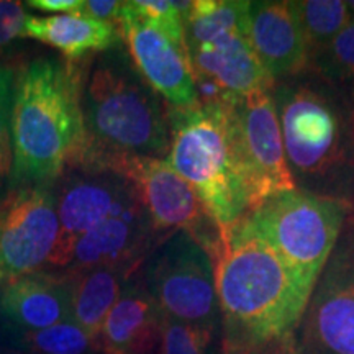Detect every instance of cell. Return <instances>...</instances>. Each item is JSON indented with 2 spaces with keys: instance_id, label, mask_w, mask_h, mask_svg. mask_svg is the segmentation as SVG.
I'll return each instance as SVG.
<instances>
[{
  "instance_id": "6da1fadb",
  "label": "cell",
  "mask_w": 354,
  "mask_h": 354,
  "mask_svg": "<svg viewBox=\"0 0 354 354\" xmlns=\"http://www.w3.org/2000/svg\"><path fill=\"white\" fill-rule=\"evenodd\" d=\"M286 159L295 189L354 205V102L307 69L274 82Z\"/></svg>"
},
{
  "instance_id": "7a4b0ae2",
  "label": "cell",
  "mask_w": 354,
  "mask_h": 354,
  "mask_svg": "<svg viewBox=\"0 0 354 354\" xmlns=\"http://www.w3.org/2000/svg\"><path fill=\"white\" fill-rule=\"evenodd\" d=\"M84 63L43 56L17 69L12 187L53 185L81 156Z\"/></svg>"
},
{
  "instance_id": "3957f363",
  "label": "cell",
  "mask_w": 354,
  "mask_h": 354,
  "mask_svg": "<svg viewBox=\"0 0 354 354\" xmlns=\"http://www.w3.org/2000/svg\"><path fill=\"white\" fill-rule=\"evenodd\" d=\"M214 272L225 344L263 342L294 331L312 295L246 216L221 230Z\"/></svg>"
},
{
  "instance_id": "277c9868",
  "label": "cell",
  "mask_w": 354,
  "mask_h": 354,
  "mask_svg": "<svg viewBox=\"0 0 354 354\" xmlns=\"http://www.w3.org/2000/svg\"><path fill=\"white\" fill-rule=\"evenodd\" d=\"M82 118L86 140L74 165L104 167L118 158H167L171 133L165 104L122 44L97 55L88 68Z\"/></svg>"
},
{
  "instance_id": "5b68a950",
  "label": "cell",
  "mask_w": 354,
  "mask_h": 354,
  "mask_svg": "<svg viewBox=\"0 0 354 354\" xmlns=\"http://www.w3.org/2000/svg\"><path fill=\"white\" fill-rule=\"evenodd\" d=\"M234 99L167 107L171 145L166 161L201 198L221 230L258 207L243 156Z\"/></svg>"
},
{
  "instance_id": "8992f818",
  "label": "cell",
  "mask_w": 354,
  "mask_h": 354,
  "mask_svg": "<svg viewBox=\"0 0 354 354\" xmlns=\"http://www.w3.org/2000/svg\"><path fill=\"white\" fill-rule=\"evenodd\" d=\"M248 7V0H196L184 15L198 102H223L272 87L251 46Z\"/></svg>"
},
{
  "instance_id": "52a82bcc",
  "label": "cell",
  "mask_w": 354,
  "mask_h": 354,
  "mask_svg": "<svg viewBox=\"0 0 354 354\" xmlns=\"http://www.w3.org/2000/svg\"><path fill=\"white\" fill-rule=\"evenodd\" d=\"M192 2H122L118 30L128 56L167 107L198 104V92L184 37V15Z\"/></svg>"
},
{
  "instance_id": "ba28073f",
  "label": "cell",
  "mask_w": 354,
  "mask_h": 354,
  "mask_svg": "<svg viewBox=\"0 0 354 354\" xmlns=\"http://www.w3.org/2000/svg\"><path fill=\"white\" fill-rule=\"evenodd\" d=\"M349 210L344 202L292 189L266 198L246 218L305 289L313 292Z\"/></svg>"
},
{
  "instance_id": "9c48e42d",
  "label": "cell",
  "mask_w": 354,
  "mask_h": 354,
  "mask_svg": "<svg viewBox=\"0 0 354 354\" xmlns=\"http://www.w3.org/2000/svg\"><path fill=\"white\" fill-rule=\"evenodd\" d=\"M141 277L162 315L221 328L214 261L189 233L171 232L153 248Z\"/></svg>"
},
{
  "instance_id": "30bf717a",
  "label": "cell",
  "mask_w": 354,
  "mask_h": 354,
  "mask_svg": "<svg viewBox=\"0 0 354 354\" xmlns=\"http://www.w3.org/2000/svg\"><path fill=\"white\" fill-rule=\"evenodd\" d=\"M302 354H354V220L351 210L300 320Z\"/></svg>"
},
{
  "instance_id": "8fae6325",
  "label": "cell",
  "mask_w": 354,
  "mask_h": 354,
  "mask_svg": "<svg viewBox=\"0 0 354 354\" xmlns=\"http://www.w3.org/2000/svg\"><path fill=\"white\" fill-rule=\"evenodd\" d=\"M53 187L59 220L53 269L68 268L79 238L141 198L136 185L110 167L69 166Z\"/></svg>"
},
{
  "instance_id": "7c38bea8",
  "label": "cell",
  "mask_w": 354,
  "mask_h": 354,
  "mask_svg": "<svg viewBox=\"0 0 354 354\" xmlns=\"http://www.w3.org/2000/svg\"><path fill=\"white\" fill-rule=\"evenodd\" d=\"M104 167L120 172L136 185L158 233H189L214 261L221 246V228L166 159L118 158Z\"/></svg>"
},
{
  "instance_id": "4fadbf2b",
  "label": "cell",
  "mask_w": 354,
  "mask_h": 354,
  "mask_svg": "<svg viewBox=\"0 0 354 354\" xmlns=\"http://www.w3.org/2000/svg\"><path fill=\"white\" fill-rule=\"evenodd\" d=\"M53 185L12 187L0 202V287L50 266L59 236Z\"/></svg>"
},
{
  "instance_id": "5bb4252c",
  "label": "cell",
  "mask_w": 354,
  "mask_h": 354,
  "mask_svg": "<svg viewBox=\"0 0 354 354\" xmlns=\"http://www.w3.org/2000/svg\"><path fill=\"white\" fill-rule=\"evenodd\" d=\"M234 110L243 156L253 179L258 205L279 192L295 189L271 88L236 97Z\"/></svg>"
},
{
  "instance_id": "9a60e30c",
  "label": "cell",
  "mask_w": 354,
  "mask_h": 354,
  "mask_svg": "<svg viewBox=\"0 0 354 354\" xmlns=\"http://www.w3.org/2000/svg\"><path fill=\"white\" fill-rule=\"evenodd\" d=\"M165 236L154 228L151 216L140 198L79 238L73 261L66 271L109 266L133 276L143 268L148 254Z\"/></svg>"
},
{
  "instance_id": "2e32d148",
  "label": "cell",
  "mask_w": 354,
  "mask_h": 354,
  "mask_svg": "<svg viewBox=\"0 0 354 354\" xmlns=\"http://www.w3.org/2000/svg\"><path fill=\"white\" fill-rule=\"evenodd\" d=\"M73 274L41 269L0 287L3 336L28 333L71 320Z\"/></svg>"
},
{
  "instance_id": "e0dca14e",
  "label": "cell",
  "mask_w": 354,
  "mask_h": 354,
  "mask_svg": "<svg viewBox=\"0 0 354 354\" xmlns=\"http://www.w3.org/2000/svg\"><path fill=\"white\" fill-rule=\"evenodd\" d=\"M250 41L272 82L299 76L310 64V50L299 13L289 0H251Z\"/></svg>"
},
{
  "instance_id": "ac0fdd59",
  "label": "cell",
  "mask_w": 354,
  "mask_h": 354,
  "mask_svg": "<svg viewBox=\"0 0 354 354\" xmlns=\"http://www.w3.org/2000/svg\"><path fill=\"white\" fill-rule=\"evenodd\" d=\"M165 315L146 289L141 269L123 284L104 323L100 354H159Z\"/></svg>"
},
{
  "instance_id": "d6986e66",
  "label": "cell",
  "mask_w": 354,
  "mask_h": 354,
  "mask_svg": "<svg viewBox=\"0 0 354 354\" xmlns=\"http://www.w3.org/2000/svg\"><path fill=\"white\" fill-rule=\"evenodd\" d=\"M25 38H33L55 48L66 61H86L122 44L118 25L104 24L79 13H61L51 17L30 15L25 24Z\"/></svg>"
},
{
  "instance_id": "ffe728a7",
  "label": "cell",
  "mask_w": 354,
  "mask_h": 354,
  "mask_svg": "<svg viewBox=\"0 0 354 354\" xmlns=\"http://www.w3.org/2000/svg\"><path fill=\"white\" fill-rule=\"evenodd\" d=\"M69 272L73 274L71 320L99 344L104 323L120 297L123 284L130 274L109 266Z\"/></svg>"
},
{
  "instance_id": "44dd1931",
  "label": "cell",
  "mask_w": 354,
  "mask_h": 354,
  "mask_svg": "<svg viewBox=\"0 0 354 354\" xmlns=\"http://www.w3.org/2000/svg\"><path fill=\"white\" fill-rule=\"evenodd\" d=\"M10 346L25 354H97L99 344L73 320L50 328L6 336Z\"/></svg>"
},
{
  "instance_id": "7402d4cb",
  "label": "cell",
  "mask_w": 354,
  "mask_h": 354,
  "mask_svg": "<svg viewBox=\"0 0 354 354\" xmlns=\"http://www.w3.org/2000/svg\"><path fill=\"white\" fill-rule=\"evenodd\" d=\"M294 6L307 38L310 57L333 41L351 21L346 2L342 0H297Z\"/></svg>"
},
{
  "instance_id": "603a6c76",
  "label": "cell",
  "mask_w": 354,
  "mask_h": 354,
  "mask_svg": "<svg viewBox=\"0 0 354 354\" xmlns=\"http://www.w3.org/2000/svg\"><path fill=\"white\" fill-rule=\"evenodd\" d=\"M308 69L333 84L354 102V20L333 41L310 57Z\"/></svg>"
},
{
  "instance_id": "cb8c5ba5",
  "label": "cell",
  "mask_w": 354,
  "mask_h": 354,
  "mask_svg": "<svg viewBox=\"0 0 354 354\" xmlns=\"http://www.w3.org/2000/svg\"><path fill=\"white\" fill-rule=\"evenodd\" d=\"M17 69L0 63V202L12 187L13 172V97Z\"/></svg>"
},
{
  "instance_id": "d4e9b609",
  "label": "cell",
  "mask_w": 354,
  "mask_h": 354,
  "mask_svg": "<svg viewBox=\"0 0 354 354\" xmlns=\"http://www.w3.org/2000/svg\"><path fill=\"white\" fill-rule=\"evenodd\" d=\"M216 331L218 328L192 325L165 317L159 354H216Z\"/></svg>"
},
{
  "instance_id": "484cf974",
  "label": "cell",
  "mask_w": 354,
  "mask_h": 354,
  "mask_svg": "<svg viewBox=\"0 0 354 354\" xmlns=\"http://www.w3.org/2000/svg\"><path fill=\"white\" fill-rule=\"evenodd\" d=\"M25 6L15 0H0V55L17 39L25 38V24L30 17Z\"/></svg>"
},
{
  "instance_id": "4316f807",
  "label": "cell",
  "mask_w": 354,
  "mask_h": 354,
  "mask_svg": "<svg viewBox=\"0 0 354 354\" xmlns=\"http://www.w3.org/2000/svg\"><path fill=\"white\" fill-rule=\"evenodd\" d=\"M221 354H302V349L294 330L263 342L241 344L221 343Z\"/></svg>"
},
{
  "instance_id": "83f0119b",
  "label": "cell",
  "mask_w": 354,
  "mask_h": 354,
  "mask_svg": "<svg viewBox=\"0 0 354 354\" xmlns=\"http://www.w3.org/2000/svg\"><path fill=\"white\" fill-rule=\"evenodd\" d=\"M122 12V2L117 0H82V6L76 13L87 19L118 25Z\"/></svg>"
},
{
  "instance_id": "f1b7e54d",
  "label": "cell",
  "mask_w": 354,
  "mask_h": 354,
  "mask_svg": "<svg viewBox=\"0 0 354 354\" xmlns=\"http://www.w3.org/2000/svg\"><path fill=\"white\" fill-rule=\"evenodd\" d=\"M82 6V0H28L26 7L38 12L76 13Z\"/></svg>"
},
{
  "instance_id": "f546056e",
  "label": "cell",
  "mask_w": 354,
  "mask_h": 354,
  "mask_svg": "<svg viewBox=\"0 0 354 354\" xmlns=\"http://www.w3.org/2000/svg\"><path fill=\"white\" fill-rule=\"evenodd\" d=\"M0 354H25V353L20 351V349H15V348H3V349H0Z\"/></svg>"
},
{
  "instance_id": "4dcf8cb0",
  "label": "cell",
  "mask_w": 354,
  "mask_h": 354,
  "mask_svg": "<svg viewBox=\"0 0 354 354\" xmlns=\"http://www.w3.org/2000/svg\"><path fill=\"white\" fill-rule=\"evenodd\" d=\"M346 7H348L349 17H351V20H354V0H349V2H346Z\"/></svg>"
},
{
  "instance_id": "1f68e13d",
  "label": "cell",
  "mask_w": 354,
  "mask_h": 354,
  "mask_svg": "<svg viewBox=\"0 0 354 354\" xmlns=\"http://www.w3.org/2000/svg\"><path fill=\"white\" fill-rule=\"evenodd\" d=\"M351 216H353V220H354V205L351 207Z\"/></svg>"
}]
</instances>
